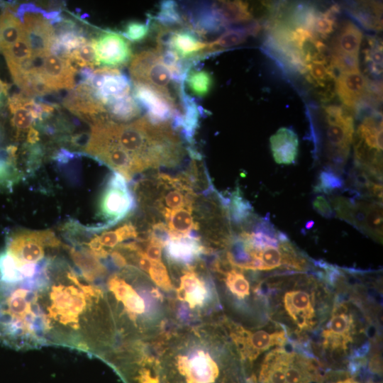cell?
Returning <instances> with one entry per match:
<instances>
[{"label": "cell", "mask_w": 383, "mask_h": 383, "mask_svg": "<svg viewBox=\"0 0 383 383\" xmlns=\"http://www.w3.org/2000/svg\"><path fill=\"white\" fill-rule=\"evenodd\" d=\"M109 125L138 174L148 169L175 167L184 159V148L171 123H155L145 116L129 123L109 120Z\"/></svg>", "instance_id": "1"}, {"label": "cell", "mask_w": 383, "mask_h": 383, "mask_svg": "<svg viewBox=\"0 0 383 383\" xmlns=\"http://www.w3.org/2000/svg\"><path fill=\"white\" fill-rule=\"evenodd\" d=\"M323 109V146L328 160L325 168L331 169L340 174L353 140V116L350 111H346L339 106L331 105Z\"/></svg>", "instance_id": "2"}, {"label": "cell", "mask_w": 383, "mask_h": 383, "mask_svg": "<svg viewBox=\"0 0 383 383\" xmlns=\"http://www.w3.org/2000/svg\"><path fill=\"white\" fill-rule=\"evenodd\" d=\"M129 72L134 84L146 85L177 104L174 91L179 96L184 84H178L171 70L164 63L155 48L143 50L132 57Z\"/></svg>", "instance_id": "3"}, {"label": "cell", "mask_w": 383, "mask_h": 383, "mask_svg": "<svg viewBox=\"0 0 383 383\" xmlns=\"http://www.w3.org/2000/svg\"><path fill=\"white\" fill-rule=\"evenodd\" d=\"M354 139L355 166L382 179V120L379 113L364 118Z\"/></svg>", "instance_id": "4"}, {"label": "cell", "mask_w": 383, "mask_h": 383, "mask_svg": "<svg viewBox=\"0 0 383 383\" xmlns=\"http://www.w3.org/2000/svg\"><path fill=\"white\" fill-rule=\"evenodd\" d=\"M299 279L284 291L282 303L284 311L300 331H311L318 323L317 283L310 277H304V283H299Z\"/></svg>", "instance_id": "5"}, {"label": "cell", "mask_w": 383, "mask_h": 383, "mask_svg": "<svg viewBox=\"0 0 383 383\" xmlns=\"http://www.w3.org/2000/svg\"><path fill=\"white\" fill-rule=\"evenodd\" d=\"M174 367L186 383H214L219 367L205 345L192 343L177 350Z\"/></svg>", "instance_id": "6"}, {"label": "cell", "mask_w": 383, "mask_h": 383, "mask_svg": "<svg viewBox=\"0 0 383 383\" xmlns=\"http://www.w3.org/2000/svg\"><path fill=\"white\" fill-rule=\"evenodd\" d=\"M60 245L50 230H18L7 237L5 252L16 263H36L45 257V248Z\"/></svg>", "instance_id": "7"}, {"label": "cell", "mask_w": 383, "mask_h": 383, "mask_svg": "<svg viewBox=\"0 0 383 383\" xmlns=\"http://www.w3.org/2000/svg\"><path fill=\"white\" fill-rule=\"evenodd\" d=\"M126 182L121 174L116 172L106 181L99 202V215L106 222L100 231L116 224L135 209V196Z\"/></svg>", "instance_id": "8"}, {"label": "cell", "mask_w": 383, "mask_h": 383, "mask_svg": "<svg viewBox=\"0 0 383 383\" xmlns=\"http://www.w3.org/2000/svg\"><path fill=\"white\" fill-rule=\"evenodd\" d=\"M354 316L343 303L336 304L331 318L322 332L323 348L329 351L345 353L356 335Z\"/></svg>", "instance_id": "9"}, {"label": "cell", "mask_w": 383, "mask_h": 383, "mask_svg": "<svg viewBox=\"0 0 383 383\" xmlns=\"http://www.w3.org/2000/svg\"><path fill=\"white\" fill-rule=\"evenodd\" d=\"M241 357L252 362L262 353L274 346H284L287 342L284 331L268 332L265 330L256 331L238 328L231 333Z\"/></svg>", "instance_id": "10"}, {"label": "cell", "mask_w": 383, "mask_h": 383, "mask_svg": "<svg viewBox=\"0 0 383 383\" xmlns=\"http://www.w3.org/2000/svg\"><path fill=\"white\" fill-rule=\"evenodd\" d=\"M98 66L117 69L126 65L132 57L129 42L121 34L105 31L91 39Z\"/></svg>", "instance_id": "11"}, {"label": "cell", "mask_w": 383, "mask_h": 383, "mask_svg": "<svg viewBox=\"0 0 383 383\" xmlns=\"http://www.w3.org/2000/svg\"><path fill=\"white\" fill-rule=\"evenodd\" d=\"M64 106L72 113L93 123L107 118L106 109L99 100L96 91L88 84H78L65 96Z\"/></svg>", "instance_id": "12"}, {"label": "cell", "mask_w": 383, "mask_h": 383, "mask_svg": "<svg viewBox=\"0 0 383 383\" xmlns=\"http://www.w3.org/2000/svg\"><path fill=\"white\" fill-rule=\"evenodd\" d=\"M134 98L146 111V117L153 123H171L182 113L177 104L156 90L141 84H134Z\"/></svg>", "instance_id": "13"}, {"label": "cell", "mask_w": 383, "mask_h": 383, "mask_svg": "<svg viewBox=\"0 0 383 383\" xmlns=\"http://www.w3.org/2000/svg\"><path fill=\"white\" fill-rule=\"evenodd\" d=\"M351 225L373 239L382 240V202L355 196Z\"/></svg>", "instance_id": "14"}, {"label": "cell", "mask_w": 383, "mask_h": 383, "mask_svg": "<svg viewBox=\"0 0 383 383\" xmlns=\"http://www.w3.org/2000/svg\"><path fill=\"white\" fill-rule=\"evenodd\" d=\"M40 72L45 83L53 91L72 89L75 85L77 69L67 59L50 53L43 57Z\"/></svg>", "instance_id": "15"}, {"label": "cell", "mask_w": 383, "mask_h": 383, "mask_svg": "<svg viewBox=\"0 0 383 383\" xmlns=\"http://www.w3.org/2000/svg\"><path fill=\"white\" fill-rule=\"evenodd\" d=\"M23 23L32 55L45 57L50 54L55 38L54 29L50 22L40 14L26 13Z\"/></svg>", "instance_id": "16"}, {"label": "cell", "mask_w": 383, "mask_h": 383, "mask_svg": "<svg viewBox=\"0 0 383 383\" xmlns=\"http://www.w3.org/2000/svg\"><path fill=\"white\" fill-rule=\"evenodd\" d=\"M284 373V383H322L313 360L294 351H285Z\"/></svg>", "instance_id": "17"}, {"label": "cell", "mask_w": 383, "mask_h": 383, "mask_svg": "<svg viewBox=\"0 0 383 383\" xmlns=\"http://www.w3.org/2000/svg\"><path fill=\"white\" fill-rule=\"evenodd\" d=\"M107 285L116 299L122 304L124 311L131 320H136L139 316L146 312L147 306L144 298L122 277L112 275L108 279Z\"/></svg>", "instance_id": "18"}, {"label": "cell", "mask_w": 383, "mask_h": 383, "mask_svg": "<svg viewBox=\"0 0 383 383\" xmlns=\"http://www.w3.org/2000/svg\"><path fill=\"white\" fill-rule=\"evenodd\" d=\"M335 87L342 103L350 109L356 108L369 91L368 80L360 70L340 72L335 78Z\"/></svg>", "instance_id": "19"}, {"label": "cell", "mask_w": 383, "mask_h": 383, "mask_svg": "<svg viewBox=\"0 0 383 383\" xmlns=\"http://www.w3.org/2000/svg\"><path fill=\"white\" fill-rule=\"evenodd\" d=\"M272 157L279 165L294 164L299 153V138L290 128L282 127L270 138Z\"/></svg>", "instance_id": "20"}, {"label": "cell", "mask_w": 383, "mask_h": 383, "mask_svg": "<svg viewBox=\"0 0 383 383\" xmlns=\"http://www.w3.org/2000/svg\"><path fill=\"white\" fill-rule=\"evenodd\" d=\"M98 72L104 74L101 87L96 91V95L104 106L111 101L128 96L131 91L128 78L118 69L99 68Z\"/></svg>", "instance_id": "21"}, {"label": "cell", "mask_w": 383, "mask_h": 383, "mask_svg": "<svg viewBox=\"0 0 383 383\" xmlns=\"http://www.w3.org/2000/svg\"><path fill=\"white\" fill-rule=\"evenodd\" d=\"M164 247L170 260L184 264L191 263L205 251L199 238L192 234L183 237H171Z\"/></svg>", "instance_id": "22"}, {"label": "cell", "mask_w": 383, "mask_h": 383, "mask_svg": "<svg viewBox=\"0 0 383 383\" xmlns=\"http://www.w3.org/2000/svg\"><path fill=\"white\" fill-rule=\"evenodd\" d=\"M177 296L179 300L187 302L191 309H194L204 304L209 299V291L203 279L189 270L180 277Z\"/></svg>", "instance_id": "23"}, {"label": "cell", "mask_w": 383, "mask_h": 383, "mask_svg": "<svg viewBox=\"0 0 383 383\" xmlns=\"http://www.w3.org/2000/svg\"><path fill=\"white\" fill-rule=\"evenodd\" d=\"M360 29L350 21H345L333 40L332 54L357 55L362 40Z\"/></svg>", "instance_id": "24"}, {"label": "cell", "mask_w": 383, "mask_h": 383, "mask_svg": "<svg viewBox=\"0 0 383 383\" xmlns=\"http://www.w3.org/2000/svg\"><path fill=\"white\" fill-rule=\"evenodd\" d=\"M192 206H187L164 216L170 238L187 236L199 229V224L192 216Z\"/></svg>", "instance_id": "25"}, {"label": "cell", "mask_w": 383, "mask_h": 383, "mask_svg": "<svg viewBox=\"0 0 383 383\" xmlns=\"http://www.w3.org/2000/svg\"><path fill=\"white\" fill-rule=\"evenodd\" d=\"M212 6L226 26L253 18L248 4L242 1H218Z\"/></svg>", "instance_id": "26"}, {"label": "cell", "mask_w": 383, "mask_h": 383, "mask_svg": "<svg viewBox=\"0 0 383 383\" xmlns=\"http://www.w3.org/2000/svg\"><path fill=\"white\" fill-rule=\"evenodd\" d=\"M26 36L22 22L13 14L10 7L4 9L0 16V50L10 47Z\"/></svg>", "instance_id": "27"}, {"label": "cell", "mask_w": 383, "mask_h": 383, "mask_svg": "<svg viewBox=\"0 0 383 383\" xmlns=\"http://www.w3.org/2000/svg\"><path fill=\"white\" fill-rule=\"evenodd\" d=\"M179 99L184 113H182L179 128L187 141L192 144L198 127L200 111L195 101L186 94L184 89L181 92Z\"/></svg>", "instance_id": "28"}, {"label": "cell", "mask_w": 383, "mask_h": 383, "mask_svg": "<svg viewBox=\"0 0 383 383\" xmlns=\"http://www.w3.org/2000/svg\"><path fill=\"white\" fill-rule=\"evenodd\" d=\"M16 151L14 145L0 150V187L9 188L21 178V174L15 166Z\"/></svg>", "instance_id": "29"}, {"label": "cell", "mask_w": 383, "mask_h": 383, "mask_svg": "<svg viewBox=\"0 0 383 383\" xmlns=\"http://www.w3.org/2000/svg\"><path fill=\"white\" fill-rule=\"evenodd\" d=\"M105 106L109 116L120 121H128L138 116L141 109L131 94L109 101Z\"/></svg>", "instance_id": "30"}, {"label": "cell", "mask_w": 383, "mask_h": 383, "mask_svg": "<svg viewBox=\"0 0 383 383\" xmlns=\"http://www.w3.org/2000/svg\"><path fill=\"white\" fill-rule=\"evenodd\" d=\"M228 218L236 224H248L254 221L252 207L241 194L238 187L231 194L227 204Z\"/></svg>", "instance_id": "31"}, {"label": "cell", "mask_w": 383, "mask_h": 383, "mask_svg": "<svg viewBox=\"0 0 383 383\" xmlns=\"http://www.w3.org/2000/svg\"><path fill=\"white\" fill-rule=\"evenodd\" d=\"M184 82L192 94L199 97L209 94L213 85L212 75L204 70H189Z\"/></svg>", "instance_id": "32"}, {"label": "cell", "mask_w": 383, "mask_h": 383, "mask_svg": "<svg viewBox=\"0 0 383 383\" xmlns=\"http://www.w3.org/2000/svg\"><path fill=\"white\" fill-rule=\"evenodd\" d=\"M154 19L159 25L167 28L187 26L184 16L181 14L180 9L174 1H162Z\"/></svg>", "instance_id": "33"}, {"label": "cell", "mask_w": 383, "mask_h": 383, "mask_svg": "<svg viewBox=\"0 0 383 383\" xmlns=\"http://www.w3.org/2000/svg\"><path fill=\"white\" fill-rule=\"evenodd\" d=\"M345 186L340 174L328 168L322 170L318 176L316 184L313 186V192L332 195L339 192Z\"/></svg>", "instance_id": "34"}, {"label": "cell", "mask_w": 383, "mask_h": 383, "mask_svg": "<svg viewBox=\"0 0 383 383\" xmlns=\"http://www.w3.org/2000/svg\"><path fill=\"white\" fill-rule=\"evenodd\" d=\"M249 35L245 27L230 28L209 43V52L221 51L244 43Z\"/></svg>", "instance_id": "35"}, {"label": "cell", "mask_w": 383, "mask_h": 383, "mask_svg": "<svg viewBox=\"0 0 383 383\" xmlns=\"http://www.w3.org/2000/svg\"><path fill=\"white\" fill-rule=\"evenodd\" d=\"M353 15L367 28L380 30L382 28V9L376 3L363 4L356 8Z\"/></svg>", "instance_id": "36"}, {"label": "cell", "mask_w": 383, "mask_h": 383, "mask_svg": "<svg viewBox=\"0 0 383 383\" xmlns=\"http://www.w3.org/2000/svg\"><path fill=\"white\" fill-rule=\"evenodd\" d=\"M334 68L332 65L322 61H313L306 65L309 73L307 79L316 86L321 87L332 80H335Z\"/></svg>", "instance_id": "37"}, {"label": "cell", "mask_w": 383, "mask_h": 383, "mask_svg": "<svg viewBox=\"0 0 383 383\" xmlns=\"http://www.w3.org/2000/svg\"><path fill=\"white\" fill-rule=\"evenodd\" d=\"M225 274L226 285L232 294L240 299L250 295L249 282L241 272L233 268Z\"/></svg>", "instance_id": "38"}, {"label": "cell", "mask_w": 383, "mask_h": 383, "mask_svg": "<svg viewBox=\"0 0 383 383\" xmlns=\"http://www.w3.org/2000/svg\"><path fill=\"white\" fill-rule=\"evenodd\" d=\"M370 48L365 50V60L367 63L370 72L379 76L382 72V46L376 38H369Z\"/></svg>", "instance_id": "39"}, {"label": "cell", "mask_w": 383, "mask_h": 383, "mask_svg": "<svg viewBox=\"0 0 383 383\" xmlns=\"http://www.w3.org/2000/svg\"><path fill=\"white\" fill-rule=\"evenodd\" d=\"M67 60L74 62L77 65L82 67L93 69L94 66H98L95 52L91 41H87L81 47L72 50L70 53Z\"/></svg>", "instance_id": "40"}, {"label": "cell", "mask_w": 383, "mask_h": 383, "mask_svg": "<svg viewBox=\"0 0 383 383\" xmlns=\"http://www.w3.org/2000/svg\"><path fill=\"white\" fill-rule=\"evenodd\" d=\"M1 52L7 62H19L33 55L26 36Z\"/></svg>", "instance_id": "41"}, {"label": "cell", "mask_w": 383, "mask_h": 383, "mask_svg": "<svg viewBox=\"0 0 383 383\" xmlns=\"http://www.w3.org/2000/svg\"><path fill=\"white\" fill-rule=\"evenodd\" d=\"M330 201L334 214L340 219L351 224L354 209L352 199L342 196H333L330 197Z\"/></svg>", "instance_id": "42"}, {"label": "cell", "mask_w": 383, "mask_h": 383, "mask_svg": "<svg viewBox=\"0 0 383 383\" xmlns=\"http://www.w3.org/2000/svg\"><path fill=\"white\" fill-rule=\"evenodd\" d=\"M148 273L152 282L161 289L165 291L173 289L167 270L162 261L151 260Z\"/></svg>", "instance_id": "43"}, {"label": "cell", "mask_w": 383, "mask_h": 383, "mask_svg": "<svg viewBox=\"0 0 383 383\" xmlns=\"http://www.w3.org/2000/svg\"><path fill=\"white\" fill-rule=\"evenodd\" d=\"M150 33L149 19L147 22L130 21L124 27L121 35L135 43L145 39Z\"/></svg>", "instance_id": "44"}, {"label": "cell", "mask_w": 383, "mask_h": 383, "mask_svg": "<svg viewBox=\"0 0 383 383\" xmlns=\"http://www.w3.org/2000/svg\"><path fill=\"white\" fill-rule=\"evenodd\" d=\"M331 65L340 72H348L359 70L357 55L345 54H332Z\"/></svg>", "instance_id": "45"}, {"label": "cell", "mask_w": 383, "mask_h": 383, "mask_svg": "<svg viewBox=\"0 0 383 383\" xmlns=\"http://www.w3.org/2000/svg\"><path fill=\"white\" fill-rule=\"evenodd\" d=\"M313 209L321 216L326 218H331L335 216L332 207L323 195H317L312 201Z\"/></svg>", "instance_id": "46"}, {"label": "cell", "mask_w": 383, "mask_h": 383, "mask_svg": "<svg viewBox=\"0 0 383 383\" xmlns=\"http://www.w3.org/2000/svg\"><path fill=\"white\" fill-rule=\"evenodd\" d=\"M164 247L160 240L148 235L145 255L152 261H162V252Z\"/></svg>", "instance_id": "47"}, {"label": "cell", "mask_w": 383, "mask_h": 383, "mask_svg": "<svg viewBox=\"0 0 383 383\" xmlns=\"http://www.w3.org/2000/svg\"><path fill=\"white\" fill-rule=\"evenodd\" d=\"M97 237L103 247L110 248H113L123 242L116 230L104 231Z\"/></svg>", "instance_id": "48"}, {"label": "cell", "mask_w": 383, "mask_h": 383, "mask_svg": "<svg viewBox=\"0 0 383 383\" xmlns=\"http://www.w3.org/2000/svg\"><path fill=\"white\" fill-rule=\"evenodd\" d=\"M46 13L47 11L37 6L33 3H25L20 4L15 16L23 23V16L26 13H41L44 16Z\"/></svg>", "instance_id": "49"}, {"label": "cell", "mask_w": 383, "mask_h": 383, "mask_svg": "<svg viewBox=\"0 0 383 383\" xmlns=\"http://www.w3.org/2000/svg\"><path fill=\"white\" fill-rule=\"evenodd\" d=\"M122 241L136 238L138 232L135 227L131 223H126L116 229Z\"/></svg>", "instance_id": "50"}, {"label": "cell", "mask_w": 383, "mask_h": 383, "mask_svg": "<svg viewBox=\"0 0 383 383\" xmlns=\"http://www.w3.org/2000/svg\"><path fill=\"white\" fill-rule=\"evenodd\" d=\"M137 379L138 383H160L158 377L152 376L150 370L145 368L140 370Z\"/></svg>", "instance_id": "51"}, {"label": "cell", "mask_w": 383, "mask_h": 383, "mask_svg": "<svg viewBox=\"0 0 383 383\" xmlns=\"http://www.w3.org/2000/svg\"><path fill=\"white\" fill-rule=\"evenodd\" d=\"M110 255L113 262L118 267L123 268L127 266L128 262L125 256L118 250L110 252Z\"/></svg>", "instance_id": "52"}, {"label": "cell", "mask_w": 383, "mask_h": 383, "mask_svg": "<svg viewBox=\"0 0 383 383\" xmlns=\"http://www.w3.org/2000/svg\"><path fill=\"white\" fill-rule=\"evenodd\" d=\"M39 140V133L37 129L31 127L27 134V141L30 145L35 144Z\"/></svg>", "instance_id": "53"}, {"label": "cell", "mask_w": 383, "mask_h": 383, "mask_svg": "<svg viewBox=\"0 0 383 383\" xmlns=\"http://www.w3.org/2000/svg\"><path fill=\"white\" fill-rule=\"evenodd\" d=\"M10 86V84L5 83L0 79V98L2 96L7 95Z\"/></svg>", "instance_id": "54"}, {"label": "cell", "mask_w": 383, "mask_h": 383, "mask_svg": "<svg viewBox=\"0 0 383 383\" xmlns=\"http://www.w3.org/2000/svg\"><path fill=\"white\" fill-rule=\"evenodd\" d=\"M331 383H360V382L357 381L356 379H355L354 378L350 377V378H347L343 380H338V381L331 382Z\"/></svg>", "instance_id": "55"}, {"label": "cell", "mask_w": 383, "mask_h": 383, "mask_svg": "<svg viewBox=\"0 0 383 383\" xmlns=\"http://www.w3.org/2000/svg\"><path fill=\"white\" fill-rule=\"evenodd\" d=\"M365 383H378V382H374V381H372L371 379H369Z\"/></svg>", "instance_id": "56"}, {"label": "cell", "mask_w": 383, "mask_h": 383, "mask_svg": "<svg viewBox=\"0 0 383 383\" xmlns=\"http://www.w3.org/2000/svg\"><path fill=\"white\" fill-rule=\"evenodd\" d=\"M0 104H1V101H0Z\"/></svg>", "instance_id": "57"}]
</instances>
